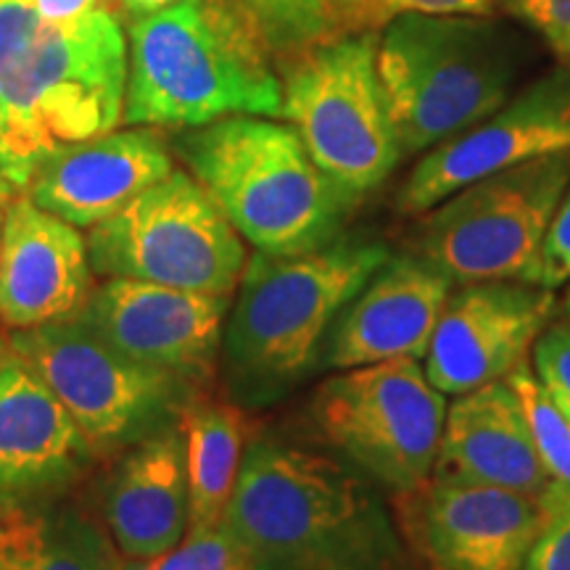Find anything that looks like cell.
Segmentation results:
<instances>
[{
    "mask_svg": "<svg viewBox=\"0 0 570 570\" xmlns=\"http://www.w3.org/2000/svg\"><path fill=\"white\" fill-rule=\"evenodd\" d=\"M225 529L252 570H404L407 547L375 483L346 460L256 439Z\"/></svg>",
    "mask_w": 570,
    "mask_h": 570,
    "instance_id": "6da1fadb",
    "label": "cell"
},
{
    "mask_svg": "<svg viewBox=\"0 0 570 570\" xmlns=\"http://www.w3.org/2000/svg\"><path fill=\"white\" fill-rule=\"evenodd\" d=\"M127 46L119 13L51 24L30 0H0V167L24 194L53 151L117 130Z\"/></svg>",
    "mask_w": 570,
    "mask_h": 570,
    "instance_id": "7a4b0ae2",
    "label": "cell"
},
{
    "mask_svg": "<svg viewBox=\"0 0 570 570\" xmlns=\"http://www.w3.org/2000/svg\"><path fill=\"white\" fill-rule=\"evenodd\" d=\"M273 59L240 0H173L132 17L122 122L188 130L238 114L281 117Z\"/></svg>",
    "mask_w": 570,
    "mask_h": 570,
    "instance_id": "3957f363",
    "label": "cell"
},
{
    "mask_svg": "<svg viewBox=\"0 0 570 570\" xmlns=\"http://www.w3.org/2000/svg\"><path fill=\"white\" fill-rule=\"evenodd\" d=\"M389 256V246L360 238L294 256H248L219 352L233 396L262 407L304 381L323 360L341 312Z\"/></svg>",
    "mask_w": 570,
    "mask_h": 570,
    "instance_id": "277c9868",
    "label": "cell"
},
{
    "mask_svg": "<svg viewBox=\"0 0 570 570\" xmlns=\"http://www.w3.org/2000/svg\"><path fill=\"white\" fill-rule=\"evenodd\" d=\"M188 173L256 252L294 256L338 238L356 202L306 154L291 125L273 117L217 119L175 138Z\"/></svg>",
    "mask_w": 570,
    "mask_h": 570,
    "instance_id": "5b68a950",
    "label": "cell"
},
{
    "mask_svg": "<svg viewBox=\"0 0 570 570\" xmlns=\"http://www.w3.org/2000/svg\"><path fill=\"white\" fill-rule=\"evenodd\" d=\"M523 61V40L491 17L391 21L377 40V71L402 156L431 151L508 104Z\"/></svg>",
    "mask_w": 570,
    "mask_h": 570,
    "instance_id": "8992f818",
    "label": "cell"
},
{
    "mask_svg": "<svg viewBox=\"0 0 570 570\" xmlns=\"http://www.w3.org/2000/svg\"><path fill=\"white\" fill-rule=\"evenodd\" d=\"M381 32L352 35L283 59V114L306 154L360 204L404 159L377 71Z\"/></svg>",
    "mask_w": 570,
    "mask_h": 570,
    "instance_id": "52a82bcc",
    "label": "cell"
},
{
    "mask_svg": "<svg viewBox=\"0 0 570 570\" xmlns=\"http://www.w3.org/2000/svg\"><path fill=\"white\" fill-rule=\"evenodd\" d=\"M568 188L570 151L481 177L420 214L415 254L460 285H541L544 240Z\"/></svg>",
    "mask_w": 570,
    "mask_h": 570,
    "instance_id": "ba28073f",
    "label": "cell"
},
{
    "mask_svg": "<svg viewBox=\"0 0 570 570\" xmlns=\"http://www.w3.org/2000/svg\"><path fill=\"white\" fill-rule=\"evenodd\" d=\"M9 346L59 396L96 458L177 425L202 396V389L140 365L77 320L9 331Z\"/></svg>",
    "mask_w": 570,
    "mask_h": 570,
    "instance_id": "9c48e42d",
    "label": "cell"
},
{
    "mask_svg": "<svg viewBox=\"0 0 570 570\" xmlns=\"http://www.w3.org/2000/svg\"><path fill=\"white\" fill-rule=\"evenodd\" d=\"M96 277L227 294L248 262L244 238L190 173L173 169L88 230Z\"/></svg>",
    "mask_w": 570,
    "mask_h": 570,
    "instance_id": "30bf717a",
    "label": "cell"
},
{
    "mask_svg": "<svg viewBox=\"0 0 570 570\" xmlns=\"http://www.w3.org/2000/svg\"><path fill=\"white\" fill-rule=\"evenodd\" d=\"M446 407L420 360H394L327 377L312 399V417L348 465L399 497L436 470Z\"/></svg>",
    "mask_w": 570,
    "mask_h": 570,
    "instance_id": "8fae6325",
    "label": "cell"
},
{
    "mask_svg": "<svg viewBox=\"0 0 570 570\" xmlns=\"http://www.w3.org/2000/svg\"><path fill=\"white\" fill-rule=\"evenodd\" d=\"M396 529L425 570H523L541 523V494L431 475L394 497Z\"/></svg>",
    "mask_w": 570,
    "mask_h": 570,
    "instance_id": "7c38bea8",
    "label": "cell"
},
{
    "mask_svg": "<svg viewBox=\"0 0 570 570\" xmlns=\"http://www.w3.org/2000/svg\"><path fill=\"white\" fill-rule=\"evenodd\" d=\"M570 151V67L525 85L494 114L423 154L399 188L396 209L420 217L481 177Z\"/></svg>",
    "mask_w": 570,
    "mask_h": 570,
    "instance_id": "4fadbf2b",
    "label": "cell"
},
{
    "mask_svg": "<svg viewBox=\"0 0 570 570\" xmlns=\"http://www.w3.org/2000/svg\"><path fill=\"white\" fill-rule=\"evenodd\" d=\"M233 296L140 281L98 283L77 323L140 365L204 389L217 370Z\"/></svg>",
    "mask_w": 570,
    "mask_h": 570,
    "instance_id": "5bb4252c",
    "label": "cell"
},
{
    "mask_svg": "<svg viewBox=\"0 0 570 570\" xmlns=\"http://www.w3.org/2000/svg\"><path fill=\"white\" fill-rule=\"evenodd\" d=\"M554 309V291L539 283L481 281L452 288L423 356L428 381L444 396L504 381L529 362Z\"/></svg>",
    "mask_w": 570,
    "mask_h": 570,
    "instance_id": "9a60e30c",
    "label": "cell"
},
{
    "mask_svg": "<svg viewBox=\"0 0 570 570\" xmlns=\"http://www.w3.org/2000/svg\"><path fill=\"white\" fill-rule=\"evenodd\" d=\"M80 227L17 194L0 235V323L9 331L71 320L96 288Z\"/></svg>",
    "mask_w": 570,
    "mask_h": 570,
    "instance_id": "2e32d148",
    "label": "cell"
},
{
    "mask_svg": "<svg viewBox=\"0 0 570 570\" xmlns=\"http://www.w3.org/2000/svg\"><path fill=\"white\" fill-rule=\"evenodd\" d=\"M454 281L417 254L389 256L344 312L323 348V365L352 370L423 360Z\"/></svg>",
    "mask_w": 570,
    "mask_h": 570,
    "instance_id": "e0dca14e",
    "label": "cell"
},
{
    "mask_svg": "<svg viewBox=\"0 0 570 570\" xmlns=\"http://www.w3.org/2000/svg\"><path fill=\"white\" fill-rule=\"evenodd\" d=\"M98 460L48 383L9 352L0 370V502L59 497Z\"/></svg>",
    "mask_w": 570,
    "mask_h": 570,
    "instance_id": "ac0fdd59",
    "label": "cell"
},
{
    "mask_svg": "<svg viewBox=\"0 0 570 570\" xmlns=\"http://www.w3.org/2000/svg\"><path fill=\"white\" fill-rule=\"evenodd\" d=\"M175 169L154 130H111L53 151L24 194L63 223L90 230Z\"/></svg>",
    "mask_w": 570,
    "mask_h": 570,
    "instance_id": "d6986e66",
    "label": "cell"
},
{
    "mask_svg": "<svg viewBox=\"0 0 570 570\" xmlns=\"http://www.w3.org/2000/svg\"><path fill=\"white\" fill-rule=\"evenodd\" d=\"M101 523L125 560L169 552L190 531L180 423L119 452L101 491Z\"/></svg>",
    "mask_w": 570,
    "mask_h": 570,
    "instance_id": "ffe728a7",
    "label": "cell"
},
{
    "mask_svg": "<svg viewBox=\"0 0 570 570\" xmlns=\"http://www.w3.org/2000/svg\"><path fill=\"white\" fill-rule=\"evenodd\" d=\"M433 475L523 494H544L552 487L508 377L454 396Z\"/></svg>",
    "mask_w": 570,
    "mask_h": 570,
    "instance_id": "44dd1931",
    "label": "cell"
},
{
    "mask_svg": "<svg viewBox=\"0 0 570 570\" xmlns=\"http://www.w3.org/2000/svg\"><path fill=\"white\" fill-rule=\"evenodd\" d=\"M0 570H125L101 520L59 497L0 502Z\"/></svg>",
    "mask_w": 570,
    "mask_h": 570,
    "instance_id": "7402d4cb",
    "label": "cell"
},
{
    "mask_svg": "<svg viewBox=\"0 0 570 570\" xmlns=\"http://www.w3.org/2000/svg\"><path fill=\"white\" fill-rule=\"evenodd\" d=\"M185 473L190 494V529H212L225 518L248 446V420L238 404L204 394L183 412Z\"/></svg>",
    "mask_w": 570,
    "mask_h": 570,
    "instance_id": "603a6c76",
    "label": "cell"
},
{
    "mask_svg": "<svg viewBox=\"0 0 570 570\" xmlns=\"http://www.w3.org/2000/svg\"><path fill=\"white\" fill-rule=\"evenodd\" d=\"M497 9L494 0H331L325 11L323 38L331 42L352 35L383 32L391 21L407 13H468V17H491Z\"/></svg>",
    "mask_w": 570,
    "mask_h": 570,
    "instance_id": "cb8c5ba5",
    "label": "cell"
},
{
    "mask_svg": "<svg viewBox=\"0 0 570 570\" xmlns=\"http://www.w3.org/2000/svg\"><path fill=\"white\" fill-rule=\"evenodd\" d=\"M508 381L515 389L520 407L529 420L537 454L554 487H570V420L541 386L531 362L512 370Z\"/></svg>",
    "mask_w": 570,
    "mask_h": 570,
    "instance_id": "d4e9b609",
    "label": "cell"
},
{
    "mask_svg": "<svg viewBox=\"0 0 570 570\" xmlns=\"http://www.w3.org/2000/svg\"><path fill=\"white\" fill-rule=\"evenodd\" d=\"M277 59H288L323 38L331 0H240Z\"/></svg>",
    "mask_w": 570,
    "mask_h": 570,
    "instance_id": "484cf974",
    "label": "cell"
},
{
    "mask_svg": "<svg viewBox=\"0 0 570 570\" xmlns=\"http://www.w3.org/2000/svg\"><path fill=\"white\" fill-rule=\"evenodd\" d=\"M125 570H252L244 547L225 523L190 529L180 544L148 560H125Z\"/></svg>",
    "mask_w": 570,
    "mask_h": 570,
    "instance_id": "4316f807",
    "label": "cell"
},
{
    "mask_svg": "<svg viewBox=\"0 0 570 570\" xmlns=\"http://www.w3.org/2000/svg\"><path fill=\"white\" fill-rule=\"evenodd\" d=\"M544 523L533 541L523 570H570V487H552L541 494Z\"/></svg>",
    "mask_w": 570,
    "mask_h": 570,
    "instance_id": "83f0119b",
    "label": "cell"
},
{
    "mask_svg": "<svg viewBox=\"0 0 570 570\" xmlns=\"http://www.w3.org/2000/svg\"><path fill=\"white\" fill-rule=\"evenodd\" d=\"M531 367L547 394L570 420V315L552 317L531 348Z\"/></svg>",
    "mask_w": 570,
    "mask_h": 570,
    "instance_id": "f1b7e54d",
    "label": "cell"
},
{
    "mask_svg": "<svg viewBox=\"0 0 570 570\" xmlns=\"http://www.w3.org/2000/svg\"><path fill=\"white\" fill-rule=\"evenodd\" d=\"M512 19L531 27L550 46L562 67H570V0H494Z\"/></svg>",
    "mask_w": 570,
    "mask_h": 570,
    "instance_id": "f546056e",
    "label": "cell"
},
{
    "mask_svg": "<svg viewBox=\"0 0 570 570\" xmlns=\"http://www.w3.org/2000/svg\"><path fill=\"white\" fill-rule=\"evenodd\" d=\"M570 283V188L562 196L550 233L544 240V262H541V285L560 288Z\"/></svg>",
    "mask_w": 570,
    "mask_h": 570,
    "instance_id": "4dcf8cb0",
    "label": "cell"
},
{
    "mask_svg": "<svg viewBox=\"0 0 570 570\" xmlns=\"http://www.w3.org/2000/svg\"><path fill=\"white\" fill-rule=\"evenodd\" d=\"M30 3L40 13V19L51 21V24H69L92 11H125L122 0H30Z\"/></svg>",
    "mask_w": 570,
    "mask_h": 570,
    "instance_id": "1f68e13d",
    "label": "cell"
},
{
    "mask_svg": "<svg viewBox=\"0 0 570 570\" xmlns=\"http://www.w3.org/2000/svg\"><path fill=\"white\" fill-rule=\"evenodd\" d=\"M173 0H122V9L130 13V17H142V13H151L156 9H164Z\"/></svg>",
    "mask_w": 570,
    "mask_h": 570,
    "instance_id": "d6a6232c",
    "label": "cell"
},
{
    "mask_svg": "<svg viewBox=\"0 0 570 570\" xmlns=\"http://www.w3.org/2000/svg\"><path fill=\"white\" fill-rule=\"evenodd\" d=\"M13 196H17V190L11 188L9 177L3 175V167H0V209H6V206H9V202H11Z\"/></svg>",
    "mask_w": 570,
    "mask_h": 570,
    "instance_id": "836d02e7",
    "label": "cell"
},
{
    "mask_svg": "<svg viewBox=\"0 0 570 570\" xmlns=\"http://www.w3.org/2000/svg\"><path fill=\"white\" fill-rule=\"evenodd\" d=\"M11 346H9V333L3 331V325H0V370L6 365V356H9Z\"/></svg>",
    "mask_w": 570,
    "mask_h": 570,
    "instance_id": "e575fe53",
    "label": "cell"
},
{
    "mask_svg": "<svg viewBox=\"0 0 570 570\" xmlns=\"http://www.w3.org/2000/svg\"><path fill=\"white\" fill-rule=\"evenodd\" d=\"M562 304H566V315H570V285H568V291H566V302H562Z\"/></svg>",
    "mask_w": 570,
    "mask_h": 570,
    "instance_id": "d590c367",
    "label": "cell"
},
{
    "mask_svg": "<svg viewBox=\"0 0 570 570\" xmlns=\"http://www.w3.org/2000/svg\"><path fill=\"white\" fill-rule=\"evenodd\" d=\"M3 212L6 209H0V235H3Z\"/></svg>",
    "mask_w": 570,
    "mask_h": 570,
    "instance_id": "8d00e7d4",
    "label": "cell"
}]
</instances>
